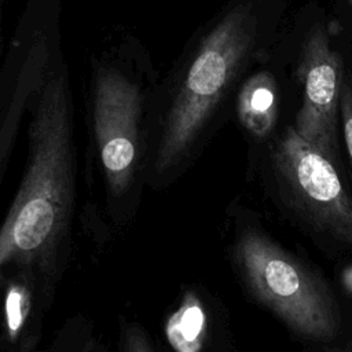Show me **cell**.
<instances>
[{
	"instance_id": "1",
	"label": "cell",
	"mask_w": 352,
	"mask_h": 352,
	"mask_svg": "<svg viewBox=\"0 0 352 352\" xmlns=\"http://www.w3.org/2000/svg\"><path fill=\"white\" fill-rule=\"evenodd\" d=\"M74 208L73 102L66 76L52 73L33 94L28 162L0 227V275L28 268L52 304L70 256Z\"/></svg>"
},
{
	"instance_id": "2",
	"label": "cell",
	"mask_w": 352,
	"mask_h": 352,
	"mask_svg": "<svg viewBox=\"0 0 352 352\" xmlns=\"http://www.w3.org/2000/svg\"><path fill=\"white\" fill-rule=\"evenodd\" d=\"M254 37V18L249 8L239 7L202 38L162 104L144 161L143 176L151 183L170 180L191 158L241 74Z\"/></svg>"
},
{
	"instance_id": "3",
	"label": "cell",
	"mask_w": 352,
	"mask_h": 352,
	"mask_svg": "<svg viewBox=\"0 0 352 352\" xmlns=\"http://www.w3.org/2000/svg\"><path fill=\"white\" fill-rule=\"evenodd\" d=\"M235 272L246 293L298 337L330 342L341 312L327 282L257 226H241L231 245Z\"/></svg>"
},
{
	"instance_id": "4",
	"label": "cell",
	"mask_w": 352,
	"mask_h": 352,
	"mask_svg": "<svg viewBox=\"0 0 352 352\" xmlns=\"http://www.w3.org/2000/svg\"><path fill=\"white\" fill-rule=\"evenodd\" d=\"M264 175L279 206L314 239L352 250V198L336 165L292 125L264 153Z\"/></svg>"
},
{
	"instance_id": "5",
	"label": "cell",
	"mask_w": 352,
	"mask_h": 352,
	"mask_svg": "<svg viewBox=\"0 0 352 352\" xmlns=\"http://www.w3.org/2000/svg\"><path fill=\"white\" fill-rule=\"evenodd\" d=\"M148 94L142 84L114 67H100L92 89V135L117 221L129 210L147 153Z\"/></svg>"
},
{
	"instance_id": "6",
	"label": "cell",
	"mask_w": 352,
	"mask_h": 352,
	"mask_svg": "<svg viewBox=\"0 0 352 352\" xmlns=\"http://www.w3.org/2000/svg\"><path fill=\"white\" fill-rule=\"evenodd\" d=\"M301 106L293 128L334 165L340 161V95L342 59L330 47L324 28L316 25L305 37L297 66Z\"/></svg>"
},
{
	"instance_id": "7",
	"label": "cell",
	"mask_w": 352,
	"mask_h": 352,
	"mask_svg": "<svg viewBox=\"0 0 352 352\" xmlns=\"http://www.w3.org/2000/svg\"><path fill=\"white\" fill-rule=\"evenodd\" d=\"M52 304L28 268H11L0 275V348L33 351L41 337L45 311Z\"/></svg>"
},
{
	"instance_id": "8",
	"label": "cell",
	"mask_w": 352,
	"mask_h": 352,
	"mask_svg": "<svg viewBox=\"0 0 352 352\" xmlns=\"http://www.w3.org/2000/svg\"><path fill=\"white\" fill-rule=\"evenodd\" d=\"M280 92L274 76L258 72L243 81L236 94V114L243 129L256 140L267 139L278 120Z\"/></svg>"
},
{
	"instance_id": "9",
	"label": "cell",
	"mask_w": 352,
	"mask_h": 352,
	"mask_svg": "<svg viewBox=\"0 0 352 352\" xmlns=\"http://www.w3.org/2000/svg\"><path fill=\"white\" fill-rule=\"evenodd\" d=\"M206 312L195 292L184 293L179 308L168 318L165 336L168 342L180 352L201 351L206 340Z\"/></svg>"
},
{
	"instance_id": "10",
	"label": "cell",
	"mask_w": 352,
	"mask_h": 352,
	"mask_svg": "<svg viewBox=\"0 0 352 352\" xmlns=\"http://www.w3.org/2000/svg\"><path fill=\"white\" fill-rule=\"evenodd\" d=\"M340 122L352 172V81L344 77L340 95Z\"/></svg>"
},
{
	"instance_id": "11",
	"label": "cell",
	"mask_w": 352,
	"mask_h": 352,
	"mask_svg": "<svg viewBox=\"0 0 352 352\" xmlns=\"http://www.w3.org/2000/svg\"><path fill=\"white\" fill-rule=\"evenodd\" d=\"M122 349L128 352H151L154 346L147 333L138 324H126L122 329Z\"/></svg>"
}]
</instances>
